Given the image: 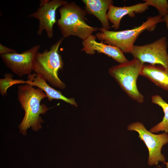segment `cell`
<instances>
[{
    "label": "cell",
    "mask_w": 168,
    "mask_h": 168,
    "mask_svg": "<svg viewBox=\"0 0 168 168\" xmlns=\"http://www.w3.org/2000/svg\"><path fill=\"white\" fill-rule=\"evenodd\" d=\"M17 90L18 100L25 111L19 128L20 133L26 135L30 127L35 131L42 128L41 124L44 121L40 115L45 114L49 108L40 103L47 96L42 90L34 88L29 84L19 85Z\"/></svg>",
    "instance_id": "1"
},
{
    "label": "cell",
    "mask_w": 168,
    "mask_h": 168,
    "mask_svg": "<svg viewBox=\"0 0 168 168\" xmlns=\"http://www.w3.org/2000/svg\"><path fill=\"white\" fill-rule=\"evenodd\" d=\"M164 22V17L159 15L148 17L147 20L138 26L119 31H110L103 27L95 36L104 43L120 49L124 53H130L139 35L144 31H154L157 25Z\"/></svg>",
    "instance_id": "2"
},
{
    "label": "cell",
    "mask_w": 168,
    "mask_h": 168,
    "mask_svg": "<svg viewBox=\"0 0 168 168\" xmlns=\"http://www.w3.org/2000/svg\"><path fill=\"white\" fill-rule=\"evenodd\" d=\"M59 12L60 18L57 23L63 39L74 36L83 40L99 30L87 24L86 22L87 13L75 2L61 6Z\"/></svg>",
    "instance_id": "3"
},
{
    "label": "cell",
    "mask_w": 168,
    "mask_h": 168,
    "mask_svg": "<svg viewBox=\"0 0 168 168\" xmlns=\"http://www.w3.org/2000/svg\"><path fill=\"white\" fill-rule=\"evenodd\" d=\"M64 39H60L50 47L42 52H38L33 68V71L52 86L61 89H65V84L59 78L58 71L63 63L59 53V48Z\"/></svg>",
    "instance_id": "4"
},
{
    "label": "cell",
    "mask_w": 168,
    "mask_h": 168,
    "mask_svg": "<svg viewBox=\"0 0 168 168\" xmlns=\"http://www.w3.org/2000/svg\"><path fill=\"white\" fill-rule=\"evenodd\" d=\"M144 64L133 58L130 61L113 66L108 70L109 74L131 99L139 103L144 101L143 95L137 88V79Z\"/></svg>",
    "instance_id": "5"
},
{
    "label": "cell",
    "mask_w": 168,
    "mask_h": 168,
    "mask_svg": "<svg viewBox=\"0 0 168 168\" xmlns=\"http://www.w3.org/2000/svg\"><path fill=\"white\" fill-rule=\"evenodd\" d=\"M167 47V39L163 36L150 43L134 45L130 54L143 64L160 65L168 71Z\"/></svg>",
    "instance_id": "6"
},
{
    "label": "cell",
    "mask_w": 168,
    "mask_h": 168,
    "mask_svg": "<svg viewBox=\"0 0 168 168\" xmlns=\"http://www.w3.org/2000/svg\"><path fill=\"white\" fill-rule=\"evenodd\" d=\"M127 129L138 132L139 137L147 147L149 151L148 165H157L159 161L164 163L165 162V157L161 151L163 146L168 143V134L167 133L154 134L148 131L142 123L138 122L129 124Z\"/></svg>",
    "instance_id": "7"
},
{
    "label": "cell",
    "mask_w": 168,
    "mask_h": 168,
    "mask_svg": "<svg viewBox=\"0 0 168 168\" xmlns=\"http://www.w3.org/2000/svg\"><path fill=\"white\" fill-rule=\"evenodd\" d=\"M68 2L62 0H41L39 7L36 11L28 16L29 17L35 18L39 21L37 34H42L45 30L48 38L51 39L54 34L53 27L57 23L56 15L57 9Z\"/></svg>",
    "instance_id": "8"
},
{
    "label": "cell",
    "mask_w": 168,
    "mask_h": 168,
    "mask_svg": "<svg viewBox=\"0 0 168 168\" xmlns=\"http://www.w3.org/2000/svg\"><path fill=\"white\" fill-rule=\"evenodd\" d=\"M40 48V45H37L21 53H12L0 55L6 66L21 77L31 74Z\"/></svg>",
    "instance_id": "9"
},
{
    "label": "cell",
    "mask_w": 168,
    "mask_h": 168,
    "mask_svg": "<svg viewBox=\"0 0 168 168\" xmlns=\"http://www.w3.org/2000/svg\"><path fill=\"white\" fill-rule=\"evenodd\" d=\"M96 38L95 35L92 34L83 40L82 43L83 48L81 51L90 55L94 54L96 51L104 54L112 58L120 64L128 61L120 49L105 44L102 41L98 42L96 40Z\"/></svg>",
    "instance_id": "10"
},
{
    "label": "cell",
    "mask_w": 168,
    "mask_h": 168,
    "mask_svg": "<svg viewBox=\"0 0 168 168\" xmlns=\"http://www.w3.org/2000/svg\"><path fill=\"white\" fill-rule=\"evenodd\" d=\"M149 6L146 2L139 3L130 6L123 7H116L112 5L109 6L107 12L108 19L113 24L115 30L119 29L122 18L128 15L133 17L136 14L142 13L149 8Z\"/></svg>",
    "instance_id": "11"
},
{
    "label": "cell",
    "mask_w": 168,
    "mask_h": 168,
    "mask_svg": "<svg viewBox=\"0 0 168 168\" xmlns=\"http://www.w3.org/2000/svg\"><path fill=\"white\" fill-rule=\"evenodd\" d=\"M85 5V10L89 14L96 17L102 27L108 30L110 27L107 12L110 5L113 4L112 0H82Z\"/></svg>",
    "instance_id": "12"
},
{
    "label": "cell",
    "mask_w": 168,
    "mask_h": 168,
    "mask_svg": "<svg viewBox=\"0 0 168 168\" xmlns=\"http://www.w3.org/2000/svg\"><path fill=\"white\" fill-rule=\"evenodd\" d=\"M27 78L26 84L36 86L42 90L46 94L49 101H51L54 99L60 100L75 107L77 106L74 99L65 97L60 91L56 90L50 86L45 81L35 73L28 75Z\"/></svg>",
    "instance_id": "13"
},
{
    "label": "cell",
    "mask_w": 168,
    "mask_h": 168,
    "mask_svg": "<svg viewBox=\"0 0 168 168\" xmlns=\"http://www.w3.org/2000/svg\"><path fill=\"white\" fill-rule=\"evenodd\" d=\"M140 75L168 91V71L163 66L158 65L144 64Z\"/></svg>",
    "instance_id": "14"
},
{
    "label": "cell",
    "mask_w": 168,
    "mask_h": 168,
    "mask_svg": "<svg viewBox=\"0 0 168 168\" xmlns=\"http://www.w3.org/2000/svg\"><path fill=\"white\" fill-rule=\"evenodd\" d=\"M152 103L161 107L163 110L164 116L162 121L150 130L152 133H156L162 131L168 133V103L160 95H156L151 97Z\"/></svg>",
    "instance_id": "15"
},
{
    "label": "cell",
    "mask_w": 168,
    "mask_h": 168,
    "mask_svg": "<svg viewBox=\"0 0 168 168\" xmlns=\"http://www.w3.org/2000/svg\"><path fill=\"white\" fill-rule=\"evenodd\" d=\"M13 76L11 73H6L4 78L0 79V92L3 97L7 96V90L10 87L16 84H26V81L13 79Z\"/></svg>",
    "instance_id": "16"
},
{
    "label": "cell",
    "mask_w": 168,
    "mask_h": 168,
    "mask_svg": "<svg viewBox=\"0 0 168 168\" xmlns=\"http://www.w3.org/2000/svg\"><path fill=\"white\" fill-rule=\"evenodd\" d=\"M149 6L155 7L159 15L164 17L168 14V2L166 0H144Z\"/></svg>",
    "instance_id": "17"
},
{
    "label": "cell",
    "mask_w": 168,
    "mask_h": 168,
    "mask_svg": "<svg viewBox=\"0 0 168 168\" xmlns=\"http://www.w3.org/2000/svg\"><path fill=\"white\" fill-rule=\"evenodd\" d=\"M16 52H17L14 49L5 46L1 43L0 44V55Z\"/></svg>",
    "instance_id": "18"
},
{
    "label": "cell",
    "mask_w": 168,
    "mask_h": 168,
    "mask_svg": "<svg viewBox=\"0 0 168 168\" xmlns=\"http://www.w3.org/2000/svg\"><path fill=\"white\" fill-rule=\"evenodd\" d=\"M164 22L166 23V26L168 30V14L164 17Z\"/></svg>",
    "instance_id": "19"
},
{
    "label": "cell",
    "mask_w": 168,
    "mask_h": 168,
    "mask_svg": "<svg viewBox=\"0 0 168 168\" xmlns=\"http://www.w3.org/2000/svg\"><path fill=\"white\" fill-rule=\"evenodd\" d=\"M164 163L166 165V168H168V162H165Z\"/></svg>",
    "instance_id": "20"
}]
</instances>
